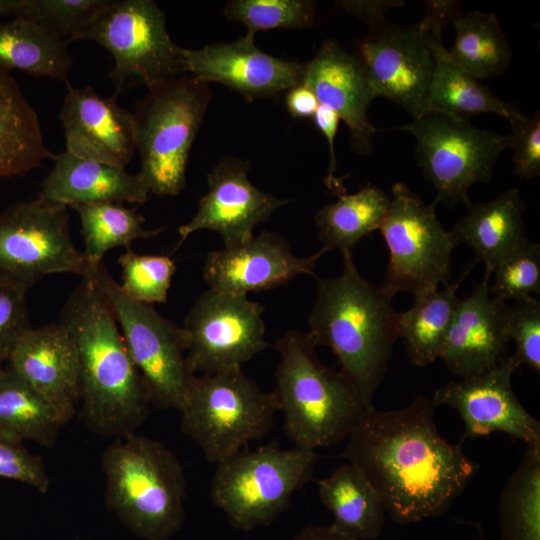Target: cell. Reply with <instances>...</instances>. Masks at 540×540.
<instances>
[{"label":"cell","instance_id":"obj_46","mask_svg":"<svg viewBox=\"0 0 540 540\" xmlns=\"http://www.w3.org/2000/svg\"><path fill=\"white\" fill-rule=\"evenodd\" d=\"M340 6L349 14L359 18L366 24L373 19L382 17L385 12L391 8L399 7L404 4V1L400 0H373V1H359L348 0L340 1Z\"/></svg>","mask_w":540,"mask_h":540},{"label":"cell","instance_id":"obj_39","mask_svg":"<svg viewBox=\"0 0 540 540\" xmlns=\"http://www.w3.org/2000/svg\"><path fill=\"white\" fill-rule=\"evenodd\" d=\"M494 283L489 288L493 296L519 301L540 293V245L525 240L495 267Z\"/></svg>","mask_w":540,"mask_h":540},{"label":"cell","instance_id":"obj_35","mask_svg":"<svg viewBox=\"0 0 540 540\" xmlns=\"http://www.w3.org/2000/svg\"><path fill=\"white\" fill-rule=\"evenodd\" d=\"M79 215L84 242L83 254L92 267L102 263L111 249L126 247L137 239H146L165 228L146 230L145 218L136 209L122 203L100 202L72 207Z\"/></svg>","mask_w":540,"mask_h":540},{"label":"cell","instance_id":"obj_27","mask_svg":"<svg viewBox=\"0 0 540 540\" xmlns=\"http://www.w3.org/2000/svg\"><path fill=\"white\" fill-rule=\"evenodd\" d=\"M54 158L36 111L11 72L0 68V177L23 175Z\"/></svg>","mask_w":540,"mask_h":540},{"label":"cell","instance_id":"obj_18","mask_svg":"<svg viewBox=\"0 0 540 540\" xmlns=\"http://www.w3.org/2000/svg\"><path fill=\"white\" fill-rule=\"evenodd\" d=\"M247 32L228 43L182 49L186 73L208 83L218 82L248 101L276 97L302 83L305 63L274 57L260 50Z\"/></svg>","mask_w":540,"mask_h":540},{"label":"cell","instance_id":"obj_9","mask_svg":"<svg viewBox=\"0 0 540 540\" xmlns=\"http://www.w3.org/2000/svg\"><path fill=\"white\" fill-rule=\"evenodd\" d=\"M84 278L93 281L109 306L151 404L180 411L195 376L187 363L182 327L151 305L129 298L102 263Z\"/></svg>","mask_w":540,"mask_h":540},{"label":"cell","instance_id":"obj_21","mask_svg":"<svg viewBox=\"0 0 540 540\" xmlns=\"http://www.w3.org/2000/svg\"><path fill=\"white\" fill-rule=\"evenodd\" d=\"M426 13L421 23L434 57L429 88L428 113L470 120L480 113H493L513 122L526 115L514 103L496 97L491 90L457 65L442 41V29L459 11V1H425Z\"/></svg>","mask_w":540,"mask_h":540},{"label":"cell","instance_id":"obj_1","mask_svg":"<svg viewBox=\"0 0 540 540\" xmlns=\"http://www.w3.org/2000/svg\"><path fill=\"white\" fill-rule=\"evenodd\" d=\"M432 398L390 411L365 410L347 437L344 458L370 482L391 519L416 523L442 514L477 466L439 433Z\"/></svg>","mask_w":540,"mask_h":540},{"label":"cell","instance_id":"obj_34","mask_svg":"<svg viewBox=\"0 0 540 540\" xmlns=\"http://www.w3.org/2000/svg\"><path fill=\"white\" fill-rule=\"evenodd\" d=\"M499 540H540V443L528 445L499 499Z\"/></svg>","mask_w":540,"mask_h":540},{"label":"cell","instance_id":"obj_36","mask_svg":"<svg viewBox=\"0 0 540 540\" xmlns=\"http://www.w3.org/2000/svg\"><path fill=\"white\" fill-rule=\"evenodd\" d=\"M111 0H6V15L30 20L66 44Z\"/></svg>","mask_w":540,"mask_h":540},{"label":"cell","instance_id":"obj_12","mask_svg":"<svg viewBox=\"0 0 540 540\" xmlns=\"http://www.w3.org/2000/svg\"><path fill=\"white\" fill-rule=\"evenodd\" d=\"M394 129L414 136L418 167L434 186L435 201L447 206L463 203L468 207L470 187L491 181L496 159L510 146L509 135L431 112Z\"/></svg>","mask_w":540,"mask_h":540},{"label":"cell","instance_id":"obj_32","mask_svg":"<svg viewBox=\"0 0 540 540\" xmlns=\"http://www.w3.org/2000/svg\"><path fill=\"white\" fill-rule=\"evenodd\" d=\"M390 197L381 189L366 186L353 194H341L315 214V224L323 249L352 252L365 236L379 230L389 207Z\"/></svg>","mask_w":540,"mask_h":540},{"label":"cell","instance_id":"obj_38","mask_svg":"<svg viewBox=\"0 0 540 540\" xmlns=\"http://www.w3.org/2000/svg\"><path fill=\"white\" fill-rule=\"evenodd\" d=\"M124 293L134 301L164 303L176 271L173 259L165 255L137 254L127 250L118 258Z\"/></svg>","mask_w":540,"mask_h":540},{"label":"cell","instance_id":"obj_31","mask_svg":"<svg viewBox=\"0 0 540 540\" xmlns=\"http://www.w3.org/2000/svg\"><path fill=\"white\" fill-rule=\"evenodd\" d=\"M72 58L67 44L22 18L0 24V68L48 77L67 85Z\"/></svg>","mask_w":540,"mask_h":540},{"label":"cell","instance_id":"obj_26","mask_svg":"<svg viewBox=\"0 0 540 540\" xmlns=\"http://www.w3.org/2000/svg\"><path fill=\"white\" fill-rule=\"evenodd\" d=\"M525 202L518 188H511L492 200L472 203L467 213L450 231L455 245H469L475 253L472 266L485 264L491 277L497 264L527 240L524 223Z\"/></svg>","mask_w":540,"mask_h":540},{"label":"cell","instance_id":"obj_15","mask_svg":"<svg viewBox=\"0 0 540 540\" xmlns=\"http://www.w3.org/2000/svg\"><path fill=\"white\" fill-rule=\"evenodd\" d=\"M367 35L356 44L360 61L376 97L394 102L413 119L426 113L434 57L421 21L408 26L384 16L367 23Z\"/></svg>","mask_w":540,"mask_h":540},{"label":"cell","instance_id":"obj_49","mask_svg":"<svg viewBox=\"0 0 540 540\" xmlns=\"http://www.w3.org/2000/svg\"><path fill=\"white\" fill-rule=\"evenodd\" d=\"M483 540V539H482Z\"/></svg>","mask_w":540,"mask_h":540},{"label":"cell","instance_id":"obj_17","mask_svg":"<svg viewBox=\"0 0 540 540\" xmlns=\"http://www.w3.org/2000/svg\"><path fill=\"white\" fill-rule=\"evenodd\" d=\"M249 164L234 157L222 159L207 176L208 191L191 220L178 228L179 244L200 230L217 232L224 247L243 244L253 230L269 219L287 199L266 193L248 178Z\"/></svg>","mask_w":540,"mask_h":540},{"label":"cell","instance_id":"obj_28","mask_svg":"<svg viewBox=\"0 0 540 540\" xmlns=\"http://www.w3.org/2000/svg\"><path fill=\"white\" fill-rule=\"evenodd\" d=\"M318 496L332 514L331 526L337 531L355 540L380 535L386 510L370 482L351 463L318 481Z\"/></svg>","mask_w":540,"mask_h":540},{"label":"cell","instance_id":"obj_20","mask_svg":"<svg viewBox=\"0 0 540 540\" xmlns=\"http://www.w3.org/2000/svg\"><path fill=\"white\" fill-rule=\"evenodd\" d=\"M490 277L459 299L439 358L454 375L463 378L483 372L509 358L508 306L491 296Z\"/></svg>","mask_w":540,"mask_h":540},{"label":"cell","instance_id":"obj_42","mask_svg":"<svg viewBox=\"0 0 540 540\" xmlns=\"http://www.w3.org/2000/svg\"><path fill=\"white\" fill-rule=\"evenodd\" d=\"M26 296L25 289L0 285V368L31 327Z\"/></svg>","mask_w":540,"mask_h":540},{"label":"cell","instance_id":"obj_44","mask_svg":"<svg viewBox=\"0 0 540 540\" xmlns=\"http://www.w3.org/2000/svg\"><path fill=\"white\" fill-rule=\"evenodd\" d=\"M312 119L315 126L324 135L328 143L330 160L326 184L330 189L338 188L339 184L337 179L335 178V172L337 171V161L334 144L340 118L331 109L319 105Z\"/></svg>","mask_w":540,"mask_h":540},{"label":"cell","instance_id":"obj_8","mask_svg":"<svg viewBox=\"0 0 540 540\" xmlns=\"http://www.w3.org/2000/svg\"><path fill=\"white\" fill-rule=\"evenodd\" d=\"M316 462L315 450L295 446L282 449L271 443L245 448L216 465L211 500L236 529L267 526L312 479Z\"/></svg>","mask_w":540,"mask_h":540},{"label":"cell","instance_id":"obj_48","mask_svg":"<svg viewBox=\"0 0 540 540\" xmlns=\"http://www.w3.org/2000/svg\"><path fill=\"white\" fill-rule=\"evenodd\" d=\"M6 0H0V15H5Z\"/></svg>","mask_w":540,"mask_h":540},{"label":"cell","instance_id":"obj_43","mask_svg":"<svg viewBox=\"0 0 540 540\" xmlns=\"http://www.w3.org/2000/svg\"><path fill=\"white\" fill-rule=\"evenodd\" d=\"M510 146L515 173L523 179L540 175V113L510 122Z\"/></svg>","mask_w":540,"mask_h":540},{"label":"cell","instance_id":"obj_3","mask_svg":"<svg viewBox=\"0 0 540 540\" xmlns=\"http://www.w3.org/2000/svg\"><path fill=\"white\" fill-rule=\"evenodd\" d=\"M340 275L317 279L308 319L316 345L329 347L343 372L372 404L398 337L397 314L381 287L357 270L352 252H343Z\"/></svg>","mask_w":540,"mask_h":540},{"label":"cell","instance_id":"obj_22","mask_svg":"<svg viewBox=\"0 0 540 540\" xmlns=\"http://www.w3.org/2000/svg\"><path fill=\"white\" fill-rule=\"evenodd\" d=\"M68 91L60 112L66 151L79 158L125 168L136 151L133 114L117 96H99L90 86Z\"/></svg>","mask_w":540,"mask_h":540},{"label":"cell","instance_id":"obj_16","mask_svg":"<svg viewBox=\"0 0 540 540\" xmlns=\"http://www.w3.org/2000/svg\"><path fill=\"white\" fill-rule=\"evenodd\" d=\"M517 369L511 356L495 366L438 388L432 399L458 412L462 440L503 432L527 445L540 443V423L518 401L511 384Z\"/></svg>","mask_w":540,"mask_h":540},{"label":"cell","instance_id":"obj_2","mask_svg":"<svg viewBox=\"0 0 540 540\" xmlns=\"http://www.w3.org/2000/svg\"><path fill=\"white\" fill-rule=\"evenodd\" d=\"M60 323L78 351L80 417L85 426L103 437L135 432L152 404L118 324L91 279L82 278L70 294Z\"/></svg>","mask_w":540,"mask_h":540},{"label":"cell","instance_id":"obj_11","mask_svg":"<svg viewBox=\"0 0 540 540\" xmlns=\"http://www.w3.org/2000/svg\"><path fill=\"white\" fill-rule=\"evenodd\" d=\"M112 55L110 78L118 96L126 82L140 80L147 88L186 73L182 49L170 38L163 11L151 0H111L77 35Z\"/></svg>","mask_w":540,"mask_h":540},{"label":"cell","instance_id":"obj_41","mask_svg":"<svg viewBox=\"0 0 540 540\" xmlns=\"http://www.w3.org/2000/svg\"><path fill=\"white\" fill-rule=\"evenodd\" d=\"M0 477L27 484L45 494L50 479L43 459L31 453L22 442L0 436Z\"/></svg>","mask_w":540,"mask_h":540},{"label":"cell","instance_id":"obj_10","mask_svg":"<svg viewBox=\"0 0 540 540\" xmlns=\"http://www.w3.org/2000/svg\"><path fill=\"white\" fill-rule=\"evenodd\" d=\"M379 228L389 250L382 289L390 296L414 297L438 290L452 277L451 253L456 247L435 212V200L424 203L403 183H395Z\"/></svg>","mask_w":540,"mask_h":540},{"label":"cell","instance_id":"obj_6","mask_svg":"<svg viewBox=\"0 0 540 540\" xmlns=\"http://www.w3.org/2000/svg\"><path fill=\"white\" fill-rule=\"evenodd\" d=\"M208 83L185 73L150 88L133 114L138 174L150 192L177 196L189 152L210 102Z\"/></svg>","mask_w":540,"mask_h":540},{"label":"cell","instance_id":"obj_5","mask_svg":"<svg viewBox=\"0 0 540 540\" xmlns=\"http://www.w3.org/2000/svg\"><path fill=\"white\" fill-rule=\"evenodd\" d=\"M107 509L135 535L167 540L182 526L187 482L177 456L158 440L129 433L102 453Z\"/></svg>","mask_w":540,"mask_h":540},{"label":"cell","instance_id":"obj_13","mask_svg":"<svg viewBox=\"0 0 540 540\" xmlns=\"http://www.w3.org/2000/svg\"><path fill=\"white\" fill-rule=\"evenodd\" d=\"M93 268L71 239L67 207L37 198L0 212V285L28 291L48 275L84 278Z\"/></svg>","mask_w":540,"mask_h":540},{"label":"cell","instance_id":"obj_14","mask_svg":"<svg viewBox=\"0 0 540 540\" xmlns=\"http://www.w3.org/2000/svg\"><path fill=\"white\" fill-rule=\"evenodd\" d=\"M263 312L246 295L211 289L201 293L181 326L192 374L242 369L269 347Z\"/></svg>","mask_w":540,"mask_h":540},{"label":"cell","instance_id":"obj_4","mask_svg":"<svg viewBox=\"0 0 540 540\" xmlns=\"http://www.w3.org/2000/svg\"><path fill=\"white\" fill-rule=\"evenodd\" d=\"M308 334L289 330L274 348L279 354L272 391L284 431L295 447L315 450L347 439L369 405L341 371L321 362Z\"/></svg>","mask_w":540,"mask_h":540},{"label":"cell","instance_id":"obj_45","mask_svg":"<svg viewBox=\"0 0 540 540\" xmlns=\"http://www.w3.org/2000/svg\"><path fill=\"white\" fill-rule=\"evenodd\" d=\"M287 111L294 118H312L319 107V102L304 84H299L288 90L285 100Z\"/></svg>","mask_w":540,"mask_h":540},{"label":"cell","instance_id":"obj_29","mask_svg":"<svg viewBox=\"0 0 540 540\" xmlns=\"http://www.w3.org/2000/svg\"><path fill=\"white\" fill-rule=\"evenodd\" d=\"M70 419L7 365L0 368V436L51 447Z\"/></svg>","mask_w":540,"mask_h":540},{"label":"cell","instance_id":"obj_30","mask_svg":"<svg viewBox=\"0 0 540 540\" xmlns=\"http://www.w3.org/2000/svg\"><path fill=\"white\" fill-rule=\"evenodd\" d=\"M473 266L466 268L457 283L415 296L413 306L397 314L398 337L404 339L410 361L419 367L439 358L452 316L459 302L457 290Z\"/></svg>","mask_w":540,"mask_h":540},{"label":"cell","instance_id":"obj_7","mask_svg":"<svg viewBox=\"0 0 540 540\" xmlns=\"http://www.w3.org/2000/svg\"><path fill=\"white\" fill-rule=\"evenodd\" d=\"M278 411L242 369L195 375L181 413V430L217 465L264 437Z\"/></svg>","mask_w":540,"mask_h":540},{"label":"cell","instance_id":"obj_23","mask_svg":"<svg viewBox=\"0 0 540 540\" xmlns=\"http://www.w3.org/2000/svg\"><path fill=\"white\" fill-rule=\"evenodd\" d=\"M302 84L312 90L319 105L344 121L352 149L360 155L371 154L377 130L369 119L368 108L375 96L356 55L336 41L326 40L305 63Z\"/></svg>","mask_w":540,"mask_h":540},{"label":"cell","instance_id":"obj_24","mask_svg":"<svg viewBox=\"0 0 540 540\" xmlns=\"http://www.w3.org/2000/svg\"><path fill=\"white\" fill-rule=\"evenodd\" d=\"M6 365L50 403L74 416L80 403V367L74 340L59 322L30 327Z\"/></svg>","mask_w":540,"mask_h":540},{"label":"cell","instance_id":"obj_47","mask_svg":"<svg viewBox=\"0 0 540 540\" xmlns=\"http://www.w3.org/2000/svg\"><path fill=\"white\" fill-rule=\"evenodd\" d=\"M290 540H355L330 526L311 525L303 528Z\"/></svg>","mask_w":540,"mask_h":540},{"label":"cell","instance_id":"obj_37","mask_svg":"<svg viewBox=\"0 0 540 540\" xmlns=\"http://www.w3.org/2000/svg\"><path fill=\"white\" fill-rule=\"evenodd\" d=\"M316 2L309 0H231L224 7L230 21L256 34L277 28L302 29L313 25Z\"/></svg>","mask_w":540,"mask_h":540},{"label":"cell","instance_id":"obj_33","mask_svg":"<svg viewBox=\"0 0 540 540\" xmlns=\"http://www.w3.org/2000/svg\"><path fill=\"white\" fill-rule=\"evenodd\" d=\"M455 40L450 58L477 80L503 74L512 59V50L494 13L458 11L451 19Z\"/></svg>","mask_w":540,"mask_h":540},{"label":"cell","instance_id":"obj_25","mask_svg":"<svg viewBox=\"0 0 540 540\" xmlns=\"http://www.w3.org/2000/svg\"><path fill=\"white\" fill-rule=\"evenodd\" d=\"M53 160L38 195L47 202L67 208L100 202L143 204L150 193L140 175L125 168L79 158L66 150Z\"/></svg>","mask_w":540,"mask_h":540},{"label":"cell","instance_id":"obj_40","mask_svg":"<svg viewBox=\"0 0 540 540\" xmlns=\"http://www.w3.org/2000/svg\"><path fill=\"white\" fill-rule=\"evenodd\" d=\"M507 332L516 345L511 359L519 368L525 364L540 372V301L533 296L508 306Z\"/></svg>","mask_w":540,"mask_h":540},{"label":"cell","instance_id":"obj_19","mask_svg":"<svg viewBox=\"0 0 540 540\" xmlns=\"http://www.w3.org/2000/svg\"><path fill=\"white\" fill-rule=\"evenodd\" d=\"M325 252L321 248L311 256H296L285 238L263 231L243 244L209 252L203 278L208 289L247 296L284 285L300 274L315 276Z\"/></svg>","mask_w":540,"mask_h":540}]
</instances>
